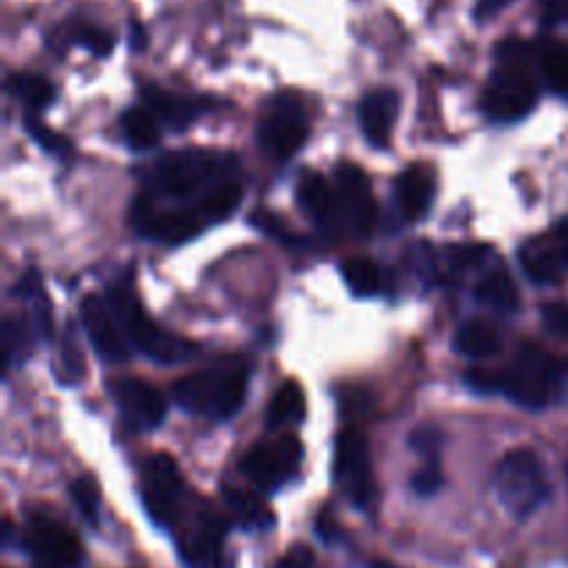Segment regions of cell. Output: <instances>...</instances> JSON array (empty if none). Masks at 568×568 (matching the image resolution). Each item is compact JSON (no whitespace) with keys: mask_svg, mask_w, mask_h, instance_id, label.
<instances>
[{"mask_svg":"<svg viewBox=\"0 0 568 568\" xmlns=\"http://www.w3.org/2000/svg\"><path fill=\"white\" fill-rule=\"evenodd\" d=\"M239 203H242V183L236 178H227L209 194L183 205L159 203L142 192L133 200L131 222L142 236L164 244H183L203 233L205 227L225 222L239 209Z\"/></svg>","mask_w":568,"mask_h":568,"instance_id":"obj_1","label":"cell"},{"mask_svg":"<svg viewBox=\"0 0 568 568\" xmlns=\"http://www.w3.org/2000/svg\"><path fill=\"white\" fill-rule=\"evenodd\" d=\"M233 172H236V161L220 150H172L155 161L144 194L161 200V203L166 200H178V205L194 203L214 186H220L222 181L233 178Z\"/></svg>","mask_w":568,"mask_h":568,"instance_id":"obj_2","label":"cell"},{"mask_svg":"<svg viewBox=\"0 0 568 568\" xmlns=\"http://www.w3.org/2000/svg\"><path fill=\"white\" fill-rule=\"evenodd\" d=\"M250 388V364L242 355L214 361L172 386V397L186 414L211 422H227L242 410Z\"/></svg>","mask_w":568,"mask_h":568,"instance_id":"obj_3","label":"cell"},{"mask_svg":"<svg viewBox=\"0 0 568 568\" xmlns=\"http://www.w3.org/2000/svg\"><path fill=\"white\" fill-rule=\"evenodd\" d=\"M536 50L521 39H505L497 48V67L483 94V111L494 122H519L536 109L538 78L532 70Z\"/></svg>","mask_w":568,"mask_h":568,"instance_id":"obj_4","label":"cell"},{"mask_svg":"<svg viewBox=\"0 0 568 568\" xmlns=\"http://www.w3.org/2000/svg\"><path fill=\"white\" fill-rule=\"evenodd\" d=\"M105 300H109L116 320L125 327L128 342H131L139 353L148 355L150 361H159V364H183V361H192L194 355L200 353L197 344L170 333L164 325H159V322L144 311L131 277L116 281L114 286L109 288V294H105Z\"/></svg>","mask_w":568,"mask_h":568,"instance_id":"obj_5","label":"cell"},{"mask_svg":"<svg viewBox=\"0 0 568 568\" xmlns=\"http://www.w3.org/2000/svg\"><path fill=\"white\" fill-rule=\"evenodd\" d=\"M494 488L508 510L516 519H530L549 497V480L544 471L541 458L532 449H514L503 458L494 475Z\"/></svg>","mask_w":568,"mask_h":568,"instance_id":"obj_6","label":"cell"},{"mask_svg":"<svg viewBox=\"0 0 568 568\" xmlns=\"http://www.w3.org/2000/svg\"><path fill=\"white\" fill-rule=\"evenodd\" d=\"M558 361L536 342H521L505 372L503 392L527 410H541L558 392Z\"/></svg>","mask_w":568,"mask_h":568,"instance_id":"obj_7","label":"cell"},{"mask_svg":"<svg viewBox=\"0 0 568 568\" xmlns=\"http://www.w3.org/2000/svg\"><path fill=\"white\" fill-rule=\"evenodd\" d=\"M311 122L300 94L277 92L261 109L258 142L275 161H288L308 142Z\"/></svg>","mask_w":568,"mask_h":568,"instance_id":"obj_8","label":"cell"},{"mask_svg":"<svg viewBox=\"0 0 568 568\" xmlns=\"http://www.w3.org/2000/svg\"><path fill=\"white\" fill-rule=\"evenodd\" d=\"M139 491H142L144 510L159 527H172L183 519L189 497L186 480L166 453H155L144 460L142 475H139Z\"/></svg>","mask_w":568,"mask_h":568,"instance_id":"obj_9","label":"cell"},{"mask_svg":"<svg viewBox=\"0 0 568 568\" xmlns=\"http://www.w3.org/2000/svg\"><path fill=\"white\" fill-rule=\"evenodd\" d=\"M333 477L344 497L358 508H372L377 499V480L372 471L369 444H366L364 430L358 427H344L336 436L333 447Z\"/></svg>","mask_w":568,"mask_h":568,"instance_id":"obj_10","label":"cell"},{"mask_svg":"<svg viewBox=\"0 0 568 568\" xmlns=\"http://www.w3.org/2000/svg\"><path fill=\"white\" fill-rule=\"evenodd\" d=\"M305 458L303 442L297 436H277L261 442L242 458L239 469L261 491H275L292 480Z\"/></svg>","mask_w":568,"mask_h":568,"instance_id":"obj_11","label":"cell"},{"mask_svg":"<svg viewBox=\"0 0 568 568\" xmlns=\"http://www.w3.org/2000/svg\"><path fill=\"white\" fill-rule=\"evenodd\" d=\"M22 547L37 568H78L83 564L78 536L50 514H31L22 532Z\"/></svg>","mask_w":568,"mask_h":568,"instance_id":"obj_12","label":"cell"},{"mask_svg":"<svg viewBox=\"0 0 568 568\" xmlns=\"http://www.w3.org/2000/svg\"><path fill=\"white\" fill-rule=\"evenodd\" d=\"M81 325L92 342L94 353L109 364H122L131 355V342L125 336V327L116 320L114 308L100 294H89L81 303Z\"/></svg>","mask_w":568,"mask_h":568,"instance_id":"obj_13","label":"cell"},{"mask_svg":"<svg viewBox=\"0 0 568 568\" xmlns=\"http://www.w3.org/2000/svg\"><path fill=\"white\" fill-rule=\"evenodd\" d=\"M336 194L344 227L358 236H369L377 225V200L366 172L355 164H338Z\"/></svg>","mask_w":568,"mask_h":568,"instance_id":"obj_14","label":"cell"},{"mask_svg":"<svg viewBox=\"0 0 568 568\" xmlns=\"http://www.w3.org/2000/svg\"><path fill=\"white\" fill-rule=\"evenodd\" d=\"M222 544H225V521L209 508H200L183 521L178 549L189 568H220Z\"/></svg>","mask_w":568,"mask_h":568,"instance_id":"obj_15","label":"cell"},{"mask_svg":"<svg viewBox=\"0 0 568 568\" xmlns=\"http://www.w3.org/2000/svg\"><path fill=\"white\" fill-rule=\"evenodd\" d=\"M111 397H114L122 419L133 430H155L164 425L166 397L150 383L136 381V377H120L111 383Z\"/></svg>","mask_w":568,"mask_h":568,"instance_id":"obj_16","label":"cell"},{"mask_svg":"<svg viewBox=\"0 0 568 568\" xmlns=\"http://www.w3.org/2000/svg\"><path fill=\"white\" fill-rule=\"evenodd\" d=\"M436 170L427 164H410L399 172L394 181V200H397L403 220H425L436 200Z\"/></svg>","mask_w":568,"mask_h":568,"instance_id":"obj_17","label":"cell"},{"mask_svg":"<svg viewBox=\"0 0 568 568\" xmlns=\"http://www.w3.org/2000/svg\"><path fill=\"white\" fill-rule=\"evenodd\" d=\"M399 114V94L394 89H372L358 105V122L372 148H386L392 142L394 122Z\"/></svg>","mask_w":568,"mask_h":568,"instance_id":"obj_18","label":"cell"},{"mask_svg":"<svg viewBox=\"0 0 568 568\" xmlns=\"http://www.w3.org/2000/svg\"><path fill=\"white\" fill-rule=\"evenodd\" d=\"M297 203L311 220L316 222L325 231L344 225L342 222V209H338V194L336 186L327 181L325 175H320L316 170H308L300 175L297 181Z\"/></svg>","mask_w":568,"mask_h":568,"instance_id":"obj_19","label":"cell"},{"mask_svg":"<svg viewBox=\"0 0 568 568\" xmlns=\"http://www.w3.org/2000/svg\"><path fill=\"white\" fill-rule=\"evenodd\" d=\"M142 100H144V105L153 111L155 120H159L161 125L178 128V131L189 128L194 120H197V116H203L205 111H209L205 109V105H209L205 100L183 98V94L166 92V89H161V87H144Z\"/></svg>","mask_w":568,"mask_h":568,"instance_id":"obj_20","label":"cell"},{"mask_svg":"<svg viewBox=\"0 0 568 568\" xmlns=\"http://www.w3.org/2000/svg\"><path fill=\"white\" fill-rule=\"evenodd\" d=\"M475 297L480 300L483 305H488V308L499 311V314H516L521 303L519 286H516L514 275H510L505 266H494V270H488L486 275L477 281Z\"/></svg>","mask_w":568,"mask_h":568,"instance_id":"obj_21","label":"cell"},{"mask_svg":"<svg viewBox=\"0 0 568 568\" xmlns=\"http://www.w3.org/2000/svg\"><path fill=\"white\" fill-rule=\"evenodd\" d=\"M222 494H225L227 510L233 514V519H236L239 525L247 527V530H266V527L275 525V516H272L270 505H266L253 488L225 483V486H222Z\"/></svg>","mask_w":568,"mask_h":568,"instance_id":"obj_22","label":"cell"},{"mask_svg":"<svg viewBox=\"0 0 568 568\" xmlns=\"http://www.w3.org/2000/svg\"><path fill=\"white\" fill-rule=\"evenodd\" d=\"M453 347L458 355H466V358H494L503 349V336H499L497 327L491 322L483 320H471L466 325L458 327L453 338Z\"/></svg>","mask_w":568,"mask_h":568,"instance_id":"obj_23","label":"cell"},{"mask_svg":"<svg viewBox=\"0 0 568 568\" xmlns=\"http://www.w3.org/2000/svg\"><path fill=\"white\" fill-rule=\"evenodd\" d=\"M305 414H308V403H305L303 386L288 381L277 388L270 408H266V427H270V430H281V427L303 425Z\"/></svg>","mask_w":568,"mask_h":568,"instance_id":"obj_24","label":"cell"},{"mask_svg":"<svg viewBox=\"0 0 568 568\" xmlns=\"http://www.w3.org/2000/svg\"><path fill=\"white\" fill-rule=\"evenodd\" d=\"M122 136H125V144L136 153H148L155 144L161 142V122L155 120L153 111L148 105H133L122 114L120 120Z\"/></svg>","mask_w":568,"mask_h":568,"instance_id":"obj_25","label":"cell"},{"mask_svg":"<svg viewBox=\"0 0 568 568\" xmlns=\"http://www.w3.org/2000/svg\"><path fill=\"white\" fill-rule=\"evenodd\" d=\"M538 72L555 94L568 100V48L558 39H541L536 48Z\"/></svg>","mask_w":568,"mask_h":568,"instance_id":"obj_26","label":"cell"},{"mask_svg":"<svg viewBox=\"0 0 568 568\" xmlns=\"http://www.w3.org/2000/svg\"><path fill=\"white\" fill-rule=\"evenodd\" d=\"M342 277L355 297H375V294H381L383 286H386L383 270L375 261L366 258V255H355V258L344 261Z\"/></svg>","mask_w":568,"mask_h":568,"instance_id":"obj_27","label":"cell"},{"mask_svg":"<svg viewBox=\"0 0 568 568\" xmlns=\"http://www.w3.org/2000/svg\"><path fill=\"white\" fill-rule=\"evenodd\" d=\"M488 255H491V247H486V244H453V247H447L438 255V264L433 266H436L447 281H458L466 272L483 266V261H486Z\"/></svg>","mask_w":568,"mask_h":568,"instance_id":"obj_28","label":"cell"},{"mask_svg":"<svg viewBox=\"0 0 568 568\" xmlns=\"http://www.w3.org/2000/svg\"><path fill=\"white\" fill-rule=\"evenodd\" d=\"M9 92L14 94L31 114L48 109L55 98L53 83L42 75H33V72H14V75H9Z\"/></svg>","mask_w":568,"mask_h":568,"instance_id":"obj_29","label":"cell"},{"mask_svg":"<svg viewBox=\"0 0 568 568\" xmlns=\"http://www.w3.org/2000/svg\"><path fill=\"white\" fill-rule=\"evenodd\" d=\"M70 497H72V503H75V508L81 510L83 521H89V525H98V514H100L98 480L89 475L78 477V480H72V486H70Z\"/></svg>","mask_w":568,"mask_h":568,"instance_id":"obj_30","label":"cell"},{"mask_svg":"<svg viewBox=\"0 0 568 568\" xmlns=\"http://www.w3.org/2000/svg\"><path fill=\"white\" fill-rule=\"evenodd\" d=\"M28 355V331L22 322L9 316L3 325V369L9 372L11 366L20 364Z\"/></svg>","mask_w":568,"mask_h":568,"instance_id":"obj_31","label":"cell"},{"mask_svg":"<svg viewBox=\"0 0 568 568\" xmlns=\"http://www.w3.org/2000/svg\"><path fill=\"white\" fill-rule=\"evenodd\" d=\"M26 131H28V136H31L33 142L44 150V153L70 155V150H72L70 139H64L61 133H55L53 128L44 125L42 120H37V114L26 116Z\"/></svg>","mask_w":568,"mask_h":568,"instance_id":"obj_32","label":"cell"},{"mask_svg":"<svg viewBox=\"0 0 568 568\" xmlns=\"http://www.w3.org/2000/svg\"><path fill=\"white\" fill-rule=\"evenodd\" d=\"M410 449H414L416 455H419L422 460H438L442 458V444H444V436H442V430H438V427H433V425H422V427H416L414 433H410Z\"/></svg>","mask_w":568,"mask_h":568,"instance_id":"obj_33","label":"cell"},{"mask_svg":"<svg viewBox=\"0 0 568 568\" xmlns=\"http://www.w3.org/2000/svg\"><path fill=\"white\" fill-rule=\"evenodd\" d=\"M72 42L83 44L89 53L100 55V59H103V55H109L111 50H114V37H111L109 31H103V28H98V26H75V31H72Z\"/></svg>","mask_w":568,"mask_h":568,"instance_id":"obj_34","label":"cell"},{"mask_svg":"<svg viewBox=\"0 0 568 568\" xmlns=\"http://www.w3.org/2000/svg\"><path fill=\"white\" fill-rule=\"evenodd\" d=\"M444 486V471L442 466H438V460H427V464H422L419 469L410 475V488H414V494H419V497H433V494L442 491Z\"/></svg>","mask_w":568,"mask_h":568,"instance_id":"obj_35","label":"cell"},{"mask_svg":"<svg viewBox=\"0 0 568 568\" xmlns=\"http://www.w3.org/2000/svg\"><path fill=\"white\" fill-rule=\"evenodd\" d=\"M464 381L471 392L494 394L505 388V372H491V369H480V366H475V369L466 372Z\"/></svg>","mask_w":568,"mask_h":568,"instance_id":"obj_36","label":"cell"},{"mask_svg":"<svg viewBox=\"0 0 568 568\" xmlns=\"http://www.w3.org/2000/svg\"><path fill=\"white\" fill-rule=\"evenodd\" d=\"M544 325L552 336L568 338V305L566 303H547L544 305Z\"/></svg>","mask_w":568,"mask_h":568,"instance_id":"obj_37","label":"cell"},{"mask_svg":"<svg viewBox=\"0 0 568 568\" xmlns=\"http://www.w3.org/2000/svg\"><path fill=\"white\" fill-rule=\"evenodd\" d=\"M547 239H549V244H552L555 255H558L560 266H564L566 275H568V220L558 222V225L547 233Z\"/></svg>","mask_w":568,"mask_h":568,"instance_id":"obj_38","label":"cell"},{"mask_svg":"<svg viewBox=\"0 0 568 568\" xmlns=\"http://www.w3.org/2000/svg\"><path fill=\"white\" fill-rule=\"evenodd\" d=\"M541 6L544 22L558 26V22H568V0H538Z\"/></svg>","mask_w":568,"mask_h":568,"instance_id":"obj_39","label":"cell"},{"mask_svg":"<svg viewBox=\"0 0 568 568\" xmlns=\"http://www.w3.org/2000/svg\"><path fill=\"white\" fill-rule=\"evenodd\" d=\"M281 568H314V552H311L308 547H303V544H297V547L281 560Z\"/></svg>","mask_w":568,"mask_h":568,"instance_id":"obj_40","label":"cell"},{"mask_svg":"<svg viewBox=\"0 0 568 568\" xmlns=\"http://www.w3.org/2000/svg\"><path fill=\"white\" fill-rule=\"evenodd\" d=\"M510 3H514V0H477L475 17L477 20H491V17H497L499 11L508 9Z\"/></svg>","mask_w":568,"mask_h":568,"instance_id":"obj_41","label":"cell"},{"mask_svg":"<svg viewBox=\"0 0 568 568\" xmlns=\"http://www.w3.org/2000/svg\"><path fill=\"white\" fill-rule=\"evenodd\" d=\"M566 475H568V466H566Z\"/></svg>","mask_w":568,"mask_h":568,"instance_id":"obj_42","label":"cell"}]
</instances>
